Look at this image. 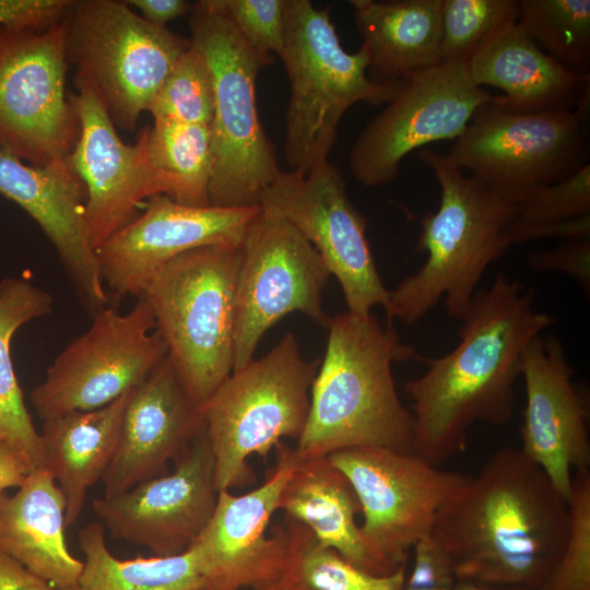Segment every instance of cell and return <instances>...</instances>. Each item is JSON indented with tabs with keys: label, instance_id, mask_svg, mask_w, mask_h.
<instances>
[{
	"label": "cell",
	"instance_id": "4",
	"mask_svg": "<svg viewBox=\"0 0 590 590\" xmlns=\"http://www.w3.org/2000/svg\"><path fill=\"white\" fill-rule=\"evenodd\" d=\"M440 188L435 212L421 219L416 251L426 252L424 264L389 290L388 320L418 322L440 300L449 317L467 311L486 269L511 246L509 225L516 199L474 176H465L447 154L422 149Z\"/></svg>",
	"mask_w": 590,
	"mask_h": 590
},
{
	"label": "cell",
	"instance_id": "16",
	"mask_svg": "<svg viewBox=\"0 0 590 590\" xmlns=\"http://www.w3.org/2000/svg\"><path fill=\"white\" fill-rule=\"evenodd\" d=\"M500 97L475 85L465 64L437 63L405 78L356 138L349 155L354 178L367 187L392 182L409 153L456 140L481 105Z\"/></svg>",
	"mask_w": 590,
	"mask_h": 590
},
{
	"label": "cell",
	"instance_id": "39",
	"mask_svg": "<svg viewBox=\"0 0 590 590\" xmlns=\"http://www.w3.org/2000/svg\"><path fill=\"white\" fill-rule=\"evenodd\" d=\"M527 264L540 272L567 274L590 293V238L568 239L553 249L533 251Z\"/></svg>",
	"mask_w": 590,
	"mask_h": 590
},
{
	"label": "cell",
	"instance_id": "14",
	"mask_svg": "<svg viewBox=\"0 0 590 590\" xmlns=\"http://www.w3.org/2000/svg\"><path fill=\"white\" fill-rule=\"evenodd\" d=\"M47 367L31 393L45 421L73 411L103 408L138 386L167 356L149 305L141 297L121 314L106 307Z\"/></svg>",
	"mask_w": 590,
	"mask_h": 590
},
{
	"label": "cell",
	"instance_id": "11",
	"mask_svg": "<svg viewBox=\"0 0 590 590\" xmlns=\"http://www.w3.org/2000/svg\"><path fill=\"white\" fill-rule=\"evenodd\" d=\"M66 39V17L44 30L0 26V151L37 167L67 161L80 132Z\"/></svg>",
	"mask_w": 590,
	"mask_h": 590
},
{
	"label": "cell",
	"instance_id": "17",
	"mask_svg": "<svg viewBox=\"0 0 590 590\" xmlns=\"http://www.w3.org/2000/svg\"><path fill=\"white\" fill-rule=\"evenodd\" d=\"M75 94H70L80 132L67 158L85 189V222L95 251L115 233L138 216L139 205L152 196L163 194L149 158L150 126L138 133L135 143L126 144L93 80L76 71Z\"/></svg>",
	"mask_w": 590,
	"mask_h": 590
},
{
	"label": "cell",
	"instance_id": "38",
	"mask_svg": "<svg viewBox=\"0 0 590 590\" xmlns=\"http://www.w3.org/2000/svg\"><path fill=\"white\" fill-rule=\"evenodd\" d=\"M244 40L258 52L280 56L284 46L287 0H221Z\"/></svg>",
	"mask_w": 590,
	"mask_h": 590
},
{
	"label": "cell",
	"instance_id": "9",
	"mask_svg": "<svg viewBox=\"0 0 590 590\" xmlns=\"http://www.w3.org/2000/svg\"><path fill=\"white\" fill-rule=\"evenodd\" d=\"M67 60L94 82L115 125L133 130L190 40L150 23L126 1L73 0Z\"/></svg>",
	"mask_w": 590,
	"mask_h": 590
},
{
	"label": "cell",
	"instance_id": "34",
	"mask_svg": "<svg viewBox=\"0 0 590 590\" xmlns=\"http://www.w3.org/2000/svg\"><path fill=\"white\" fill-rule=\"evenodd\" d=\"M517 16L518 0H442L439 63L467 64Z\"/></svg>",
	"mask_w": 590,
	"mask_h": 590
},
{
	"label": "cell",
	"instance_id": "46",
	"mask_svg": "<svg viewBox=\"0 0 590 590\" xmlns=\"http://www.w3.org/2000/svg\"><path fill=\"white\" fill-rule=\"evenodd\" d=\"M264 590H292L290 588V586L285 582V580L281 579L280 581H278L276 583H274L273 586L264 589Z\"/></svg>",
	"mask_w": 590,
	"mask_h": 590
},
{
	"label": "cell",
	"instance_id": "18",
	"mask_svg": "<svg viewBox=\"0 0 590 590\" xmlns=\"http://www.w3.org/2000/svg\"><path fill=\"white\" fill-rule=\"evenodd\" d=\"M259 206L180 204L165 194L148 199L142 214L97 250L106 292L115 302L141 295L152 278L176 257L201 247H239Z\"/></svg>",
	"mask_w": 590,
	"mask_h": 590
},
{
	"label": "cell",
	"instance_id": "21",
	"mask_svg": "<svg viewBox=\"0 0 590 590\" xmlns=\"http://www.w3.org/2000/svg\"><path fill=\"white\" fill-rule=\"evenodd\" d=\"M574 370L555 335H538L527 347L521 376L526 405L520 450L569 500L573 470L590 464L588 408L573 381Z\"/></svg>",
	"mask_w": 590,
	"mask_h": 590
},
{
	"label": "cell",
	"instance_id": "27",
	"mask_svg": "<svg viewBox=\"0 0 590 590\" xmlns=\"http://www.w3.org/2000/svg\"><path fill=\"white\" fill-rule=\"evenodd\" d=\"M279 510L354 566L377 576L391 575L373 555L356 523L361 505L351 483L327 457L298 458Z\"/></svg>",
	"mask_w": 590,
	"mask_h": 590
},
{
	"label": "cell",
	"instance_id": "35",
	"mask_svg": "<svg viewBox=\"0 0 590 590\" xmlns=\"http://www.w3.org/2000/svg\"><path fill=\"white\" fill-rule=\"evenodd\" d=\"M149 111L154 121L211 126L214 113L211 72L204 56L191 42L157 91Z\"/></svg>",
	"mask_w": 590,
	"mask_h": 590
},
{
	"label": "cell",
	"instance_id": "37",
	"mask_svg": "<svg viewBox=\"0 0 590 590\" xmlns=\"http://www.w3.org/2000/svg\"><path fill=\"white\" fill-rule=\"evenodd\" d=\"M569 527L560 557L539 590H590V472L573 475Z\"/></svg>",
	"mask_w": 590,
	"mask_h": 590
},
{
	"label": "cell",
	"instance_id": "45",
	"mask_svg": "<svg viewBox=\"0 0 590 590\" xmlns=\"http://www.w3.org/2000/svg\"><path fill=\"white\" fill-rule=\"evenodd\" d=\"M453 590H496L467 581H457Z\"/></svg>",
	"mask_w": 590,
	"mask_h": 590
},
{
	"label": "cell",
	"instance_id": "7",
	"mask_svg": "<svg viewBox=\"0 0 590 590\" xmlns=\"http://www.w3.org/2000/svg\"><path fill=\"white\" fill-rule=\"evenodd\" d=\"M240 246L189 250L164 266L139 297L149 305L178 379L201 406L234 367Z\"/></svg>",
	"mask_w": 590,
	"mask_h": 590
},
{
	"label": "cell",
	"instance_id": "28",
	"mask_svg": "<svg viewBox=\"0 0 590 590\" xmlns=\"http://www.w3.org/2000/svg\"><path fill=\"white\" fill-rule=\"evenodd\" d=\"M133 388L103 408L43 421L45 467L64 495L67 528L79 519L88 488L102 480L115 455Z\"/></svg>",
	"mask_w": 590,
	"mask_h": 590
},
{
	"label": "cell",
	"instance_id": "25",
	"mask_svg": "<svg viewBox=\"0 0 590 590\" xmlns=\"http://www.w3.org/2000/svg\"><path fill=\"white\" fill-rule=\"evenodd\" d=\"M66 529L64 495L48 470L0 495V553L59 590H78L83 562L70 553Z\"/></svg>",
	"mask_w": 590,
	"mask_h": 590
},
{
	"label": "cell",
	"instance_id": "36",
	"mask_svg": "<svg viewBox=\"0 0 590 590\" xmlns=\"http://www.w3.org/2000/svg\"><path fill=\"white\" fill-rule=\"evenodd\" d=\"M590 214V164L569 177L533 187L516 199L509 225L510 244L526 243L527 237L543 227Z\"/></svg>",
	"mask_w": 590,
	"mask_h": 590
},
{
	"label": "cell",
	"instance_id": "12",
	"mask_svg": "<svg viewBox=\"0 0 590 590\" xmlns=\"http://www.w3.org/2000/svg\"><path fill=\"white\" fill-rule=\"evenodd\" d=\"M330 275L293 225L260 206L240 245L233 371L253 359L264 333L288 314H304L327 329L331 318L322 307V293Z\"/></svg>",
	"mask_w": 590,
	"mask_h": 590
},
{
	"label": "cell",
	"instance_id": "1",
	"mask_svg": "<svg viewBox=\"0 0 590 590\" xmlns=\"http://www.w3.org/2000/svg\"><path fill=\"white\" fill-rule=\"evenodd\" d=\"M534 298L533 288L497 274L459 319L457 346L440 357L420 356L426 371L404 385L414 417L412 453L439 467L465 449L473 423L511 420L523 354L554 322L535 309Z\"/></svg>",
	"mask_w": 590,
	"mask_h": 590
},
{
	"label": "cell",
	"instance_id": "44",
	"mask_svg": "<svg viewBox=\"0 0 590 590\" xmlns=\"http://www.w3.org/2000/svg\"><path fill=\"white\" fill-rule=\"evenodd\" d=\"M30 468L25 459L11 446L0 439V495L7 488L20 487Z\"/></svg>",
	"mask_w": 590,
	"mask_h": 590
},
{
	"label": "cell",
	"instance_id": "8",
	"mask_svg": "<svg viewBox=\"0 0 590 590\" xmlns=\"http://www.w3.org/2000/svg\"><path fill=\"white\" fill-rule=\"evenodd\" d=\"M319 359H305L286 333L266 355L234 370L200 406L217 492L253 483L248 459L298 439L309 414Z\"/></svg>",
	"mask_w": 590,
	"mask_h": 590
},
{
	"label": "cell",
	"instance_id": "26",
	"mask_svg": "<svg viewBox=\"0 0 590 590\" xmlns=\"http://www.w3.org/2000/svg\"><path fill=\"white\" fill-rule=\"evenodd\" d=\"M441 1H349L370 80L394 83L439 63Z\"/></svg>",
	"mask_w": 590,
	"mask_h": 590
},
{
	"label": "cell",
	"instance_id": "10",
	"mask_svg": "<svg viewBox=\"0 0 590 590\" xmlns=\"http://www.w3.org/2000/svg\"><path fill=\"white\" fill-rule=\"evenodd\" d=\"M498 101L481 105L448 158L492 188L512 196L563 180L588 164L589 95L574 110L518 114Z\"/></svg>",
	"mask_w": 590,
	"mask_h": 590
},
{
	"label": "cell",
	"instance_id": "19",
	"mask_svg": "<svg viewBox=\"0 0 590 590\" xmlns=\"http://www.w3.org/2000/svg\"><path fill=\"white\" fill-rule=\"evenodd\" d=\"M217 494L214 458L203 432L170 474L97 498L92 507L114 539L165 557L184 553L200 535L213 516Z\"/></svg>",
	"mask_w": 590,
	"mask_h": 590
},
{
	"label": "cell",
	"instance_id": "6",
	"mask_svg": "<svg viewBox=\"0 0 590 590\" xmlns=\"http://www.w3.org/2000/svg\"><path fill=\"white\" fill-rule=\"evenodd\" d=\"M279 57L291 88L283 155L291 170L303 174L328 161L339 123L352 105L387 104L401 82L370 80L364 48L354 54L345 51L329 7L317 9L309 0H287L284 46Z\"/></svg>",
	"mask_w": 590,
	"mask_h": 590
},
{
	"label": "cell",
	"instance_id": "43",
	"mask_svg": "<svg viewBox=\"0 0 590 590\" xmlns=\"http://www.w3.org/2000/svg\"><path fill=\"white\" fill-rule=\"evenodd\" d=\"M126 3L137 8L143 19L158 26L188 15L192 8V4L185 0H127Z\"/></svg>",
	"mask_w": 590,
	"mask_h": 590
},
{
	"label": "cell",
	"instance_id": "23",
	"mask_svg": "<svg viewBox=\"0 0 590 590\" xmlns=\"http://www.w3.org/2000/svg\"><path fill=\"white\" fill-rule=\"evenodd\" d=\"M0 193L42 228L88 315L106 308L109 298L86 228L85 189L67 161L37 167L0 151Z\"/></svg>",
	"mask_w": 590,
	"mask_h": 590
},
{
	"label": "cell",
	"instance_id": "15",
	"mask_svg": "<svg viewBox=\"0 0 590 590\" xmlns=\"http://www.w3.org/2000/svg\"><path fill=\"white\" fill-rule=\"evenodd\" d=\"M260 206L293 225L339 281L347 311L365 317L388 307L385 286L366 237V220L346 193L342 172L324 161L307 174L282 172L264 190Z\"/></svg>",
	"mask_w": 590,
	"mask_h": 590
},
{
	"label": "cell",
	"instance_id": "30",
	"mask_svg": "<svg viewBox=\"0 0 590 590\" xmlns=\"http://www.w3.org/2000/svg\"><path fill=\"white\" fill-rule=\"evenodd\" d=\"M79 545L84 560L78 590H216L189 550L121 560L109 552L101 522L81 529Z\"/></svg>",
	"mask_w": 590,
	"mask_h": 590
},
{
	"label": "cell",
	"instance_id": "13",
	"mask_svg": "<svg viewBox=\"0 0 590 590\" xmlns=\"http://www.w3.org/2000/svg\"><path fill=\"white\" fill-rule=\"evenodd\" d=\"M327 458L351 483L364 518L362 535L389 574L406 565L410 551L429 535L441 507L469 477L381 447L347 448Z\"/></svg>",
	"mask_w": 590,
	"mask_h": 590
},
{
	"label": "cell",
	"instance_id": "40",
	"mask_svg": "<svg viewBox=\"0 0 590 590\" xmlns=\"http://www.w3.org/2000/svg\"><path fill=\"white\" fill-rule=\"evenodd\" d=\"M403 590H453L457 579L447 557L429 536L417 542Z\"/></svg>",
	"mask_w": 590,
	"mask_h": 590
},
{
	"label": "cell",
	"instance_id": "42",
	"mask_svg": "<svg viewBox=\"0 0 590 590\" xmlns=\"http://www.w3.org/2000/svg\"><path fill=\"white\" fill-rule=\"evenodd\" d=\"M0 590H59L13 558L0 553Z\"/></svg>",
	"mask_w": 590,
	"mask_h": 590
},
{
	"label": "cell",
	"instance_id": "5",
	"mask_svg": "<svg viewBox=\"0 0 590 590\" xmlns=\"http://www.w3.org/2000/svg\"><path fill=\"white\" fill-rule=\"evenodd\" d=\"M187 16L190 42L204 56L213 84L209 204L259 206L264 190L281 173L256 99L257 78L273 59L244 40L221 0L198 1Z\"/></svg>",
	"mask_w": 590,
	"mask_h": 590
},
{
	"label": "cell",
	"instance_id": "32",
	"mask_svg": "<svg viewBox=\"0 0 590 590\" xmlns=\"http://www.w3.org/2000/svg\"><path fill=\"white\" fill-rule=\"evenodd\" d=\"M286 548L283 580L292 590H403L406 565L387 576L367 573L318 542L303 524L280 526Z\"/></svg>",
	"mask_w": 590,
	"mask_h": 590
},
{
	"label": "cell",
	"instance_id": "41",
	"mask_svg": "<svg viewBox=\"0 0 590 590\" xmlns=\"http://www.w3.org/2000/svg\"><path fill=\"white\" fill-rule=\"evenodd\" d=\"M73 0H0V26L44 30L61 22Z\"/></svg>",
	"mask_w": 590,
	"mask_h": 590
},
{
	"label": "cell",
	"instance_id": "29",
	"mask_svg": "<svg viewBox=\"0 0 590 590\" xmlns=\"http://www.w3.org/2000/svg\"><path fill=\"white\" fill-rule=\"evenodd\" d=\"M52 304V295L30 279L0 282V439L25 459L30 472L46 469L44 449L14 371L11 342L23 324L50 314Z\"/></svg>",
	"mask_w": 590,
	"mask_h": 590
},
{
	"label": "cell",
	"instance_id": "2",
	"mask_svg": "<svg viewBox=\"0 0 590 590\" xmlns=\"http://www.w3.org/2000/svg\"><path fill=\"white\" fill-rule=\"evenodd\" d=\"M569 527L568 500L520 448L492 453L439 510L429 538L457 581L539 590Z\"/></svg>",
	"mask_w": 590,
	"mask_h": 590
},
{
	"label": "cell",
	"instance_id": "24",
	"mask_svg": "<svg viewBox=\"0 0 590 590\" xmlns=\"http://www.w3.org/2000/svg\"><path fill=\"white\" fill-rule=\"evenodd\" d=\"M465 67L475 85L504 92L502 107L510 113L574 110L590 87V75L546 55L517 22L493 36Z\"/></svg>",
	"mask_w": 590,
	"mask_h": 590
},
{
	"label": "cell",
	"instance_id": "3",
	"mask_svg": "<svg viewBox=\"0 0 590 590\" xmlns=\"http://www.w3.org/2000/svg\"><path fill=\"white\" fill-rule=\"evenodd\" d=\"M324 357L311 390L299 459L355 447L412 452L414 417L397 392L392 363L418 358L388 320L349 311L330 319Z\"/></svg>",
	"mask_w": 590,
	"mask_h": 590
},
{
	"label": "cell",
	"instance_id": "22",
	"mask_svg": "<svg viewBox=\"0 0 590 590\" xmlns=\"http://www.w3.org/2000/svg\"><path fill=\"white\" fill-rule=\"evenodd\" d=\"M204 429L200 406L186 392L166 356L133 388L115 455L101 480L104 496L158 476Z\"/></svg>",
	"mask_w": 590,
	"mask_h": 590
},
{
	"label": "cell",
	"instance_id": "33",
	"mask_svg": "<svg viewBox=\"0 0 590 590\" xmlns=\"http://www.w3.org/2000/svg\"><path fill=\"white\" fill-rule=\"evenodd\" d=\"M517 23L546 55L590 75L589 0H518Z\"/></svg>",
	"mask_w": 590,
	"mask_h": 590
},
{
	"label": "cell",
	"instance_id": "20",
	"mask_svg": "<svg viewBox=\"0 0 590 590\" xmlns=\"http://www.w3.org/2000/svg\"><path fill=\"white\" fill-rule=\"evenodd\" d=\"M275 449L276 463L259 487L238 496L219 492L211 520L187 548L216 590H264L284 575L286 548L280 526L270 538L266 531L298 457L283 441Z\"/></svg>",
	"mask_w": 590,
	"mask_h": 590
},
{
	"label": "cell",
	"instance_id": "31",
	"mask_svg": "<svg viewBox=\"0 0 590 590\" xmlns=\"http://www.w3.org/2000/svg\"><path fill=\"white\" fill-rule=\"evenodd\" d=\"M149 158L163 194L192 206H208L213 164L210 125L154 121Z\"/></svg>",
	"mask_w": 590,
	"mask_h": 590
}]
</instances>
